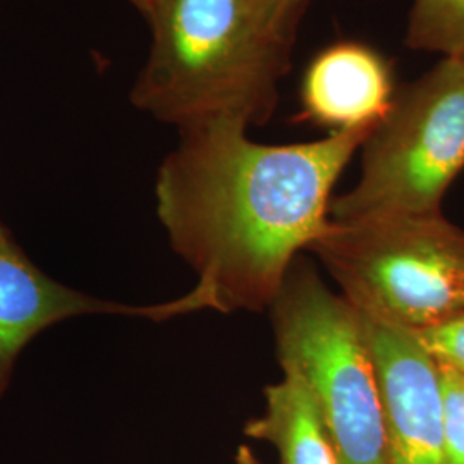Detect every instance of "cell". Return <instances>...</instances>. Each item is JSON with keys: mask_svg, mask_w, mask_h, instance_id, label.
<instances>
[{"mask_svg": "<svg viewBox=\"0 0 464 464\" xmlns=\"http://www.w3.org/2000/svg\"><path fill=\"white\" fill-rule=\"evenodd\" d=\"M373 128L295 145L255 143L237 121L179 131L155 183L169 243L198 276L172 299L176 316L270 308L299 251L329 226L334 184Z\"/></svg>", "mask_w": 464, "mask_h": 464, "instance_id": "obj_1", "label": "cell"}, {"mask_svg": "<svg viewBox=\"0 0 464 464\" xmlns=\"http://www.w3.org/2000/svg\"><path fill=\"white\" fill-rule=\"evenodd\" d=\"M308 249L373 320L418 332L464 315V231L442 214L331 220Z\"/></svg>", "mask_w": 464, "mask_h": 464, "instance_id": "obj_3", "label": "cell"}, {"mask_svg": "<svg viewBox=\"0 0 464 464\" xmlns=\"http://www.w3.org/2000/svg\"><path fill=\"white\" fill-rule=\"evenodd\" d=\"M266 413L246 425L248 437L270 442L282 464H339L315 399L295 370L284 368V379L266 387Z\"/></svg>", "mask_w": 464, "mask_h": 464, "instance_id": "obj_9", "label": "cell"}, {"mask_svg": "<svg viewBox=\"0 0 464 464\" xmlns=\"http://www.w3.org/2000/svg\"><path fill=\"white\" fill-rule=\"evenodd\" d=\"M360 315L381 385L389 464H446L437 362L415 332Z\"/></svg>", "mask_w": 464, "mask_h": 464, "instance_id": "obj_6", "label": "cell"}, {"mask_svg": "<svg viewBox=\"0 0 464 464\" xmlns=\"http://www.w3.org/2000/svg\"><path fill=\"white\" fill-rule=\"evenodd\" d=\"M406 44L446 57L464 55V0H415Z\"/></svg>", "mask_w": 464, "mask_h": 464, "instance_id": "obj_10", "label": "cell"}, {"mask_svg": "<svg viewBox=\"0 0 464 464\" xmlns=\"http://www.w3.org/2000/svg\"><path fill=\"white\" fill-rule=\"evenodd\" d=\"M362 149V178L332 199L331 220L442 214V198L464 169L463 57H444L398 90Z\"/></svg>", "mask_w": 464, "mask_h": 464, "instance_id": "obj_5", "label": "cell"}, {"mask_svg": "<svg viewBox=\"0 0 464 464\" xmlns=\"http://www.w3.org/2000/svg\"><path fill=\"white\" fill-rule=\"evenodd\" d=\"M236 464H260L258 463V459L255 458V454H253V450L251 449L246 448V446H241L239 450H237V454H236Z\"/></svg>", "mask_w": 464, "mask_h": 464, "instance_id": "obj_13", "label": "cell"}, {"mask_svg": "<svg viewBox=\"0 0 464 464\" xmlns=\"http://www.w3.org/2000/svg\"><path fill=\"white\" fill-rule=\"evenodd\" d=\"M270 310L282 370L306 382L339 464H389L381 385L360 312L298 258Z\"/></svg>", "mask_w": 464, "mask_h": 464, "instance_id": "obj_4", "label": "cell"}, {"mask_svg": "<svg viewBox=\"0 0 464 464\" xmlns=\"http://www.w3.org/2000/svg\"><path fill=\"white\" fill-rule=\"evenodd\" d=\"M437 365L444 406V459L446 464H464V373Z\"/></svg>", "mask_w": 464, "mask_h": 464, "instance_id": "obj_11", "label": "cell"}, {"mask_svg": "<svg viewBox=\"0 0 464 464\" xmlns=\"http://www.w3.org/2000/svg\"><path fill=\"white\" fill-rule=\"evenodd\" d=\"M84 315L153 318V306L95 298L55 281L34 266L0 222V398L9 389L17 360L36 335Z\"/></svg>", "mask_w": 464, "mask_h": 464, "instance_id": "obj_7", "label": "cell"}, {"mask_svg": "<svg viewBox=\"0 0 464 464\" xmlns=\"http://www.w3.org/2000/svg\"><path fill=\"white\" fill-rule=\"evenodd\" d=\"M461 57H463V59H464V55H461Z\"/></svg>", "mask_w": 464, "mask_h": 464, "instance_id": "obj_15", "label": "cell"}, {"mask_svg": "<svg viewBox=\"0 0 464 464\" xmlns=\"http://www.w3.org/2000/svg\"><path fill=\"white\" fill-rule=\"evenodd\" d=\"M128 2H130V4H133L134 7H136L143 16H147L151 0H128Z\"/></svg>", "mask_w": 464, "mask_h": 464, "instance_id": "obj_14", "label": "cell"}, {"mask_svg": "<svg viewBox=\"0 0 464 464\" xmlns=\"http://www.w3.org/2000/svg\"><path fill=\"white\" fill-rule=\"evenodd\" d=\"M310 0H151V45L130 99L179 131L266 124Z\"/></svg>", "mask_w": 464, "mask_h": 464, "instance_id": "obj_2", "label": "cell"}, {"mask_svg": "<svg viewBox=\"0 0 464 464\" xmlns=\"http://www.w3.org/2000/svg\"><path fill=\"white\" fill-rule=\"evenodd\" d=\"M415 334L437 363L464 373V315Z\"/></svg>", "mask_w": 464, "mask_h": 464, "instance_id": "obj_12", "label": "cell"}, {"mask_svg": "<svg viewBox=\"0 0 464 464\" xmlns=\"http://www.w3.org/2000/svg\"><path fill=\"white\" fill-rule=\"evenodd\" d=\"M396 97L392 67L377 50L339 42L306 69L299 121L334 131L377 126Z\"/></svg>", "mask_w": 464, "mask_h": 464, "instance_id": "obj_8", "label": "cell"}]
</instances>
